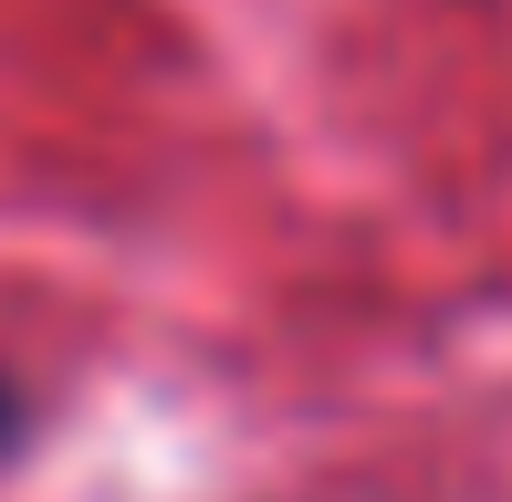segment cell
Masks as SVG:
<instances>
[{"mask_svg": "<svg viewBox=\"0 0 512 502\" xmlns=\"http://www.w3.org/2000/svg\"><path fill=\"white\" fill-rule=\"evenodd\" d=\"M21 440V398H11V377H0V450Z\"/></svg>", "mask_w": 512, "mask_h": 502, "instance_id": "cell-1", "label": "cell"}]
</instances>
